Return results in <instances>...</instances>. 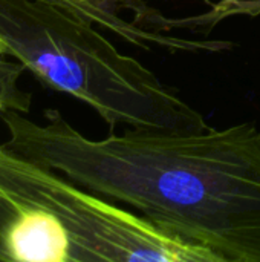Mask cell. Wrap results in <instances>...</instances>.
Segmentation results:
<instances>
[{"mask_svg":"<svg viewBox=\"0 0 260 262\" xmlns=\"http://www.w3.org/2000/svg\"><path fill=\"white\" fill-rule=\"evenodd\" d=\"M6 144L75 184L127 204L222 262H260V130L253 121L201 132L126 129L90 140L60 111L44 123L0 112Z\"/></svg>","mask_w":260,"mask_h":262,"instance_id":"obj_1","label":"cell"},{"mask_svg":"<svg viewBox=\"0 0 260 262\" xmlns=\"http://www.w3.org/2000/svg\"><path fill=\"white\" fill-rule=\"evenodd\" d=\"M0 41L43 86L92 107L113 130L201 132L202 114L95 25L51 0H0Z\"/></svg>","mask_w":260,"mask_h":262,"instance_id":"obj_2","label":"cell"},{"mask_svg":"<svg viewBox=\"0 0 260 262\" xmlns=\"http://www.w3.org/2000/svg\"><path fill=\"white\" fill-rule=\"evenodd\" d=\"M0 261L222 262L8 144L0 146Z\"/></svg>","mask_w":260,"mask_h":262,"instance_id":"obj_3","label":"cell"},{"mask_svg":"<svg viewBox=\"0 0 260 262\" xmlns=\"http://www.w3.org/2000/svg\"><path fill=\"white\" fill-rule=\"evenodd\" d=\"M64 9L74 12L86 18L87 21L103 26L129 43H133L139 48L150 49V43L161 45L172 51H213L218 52L222 49L221 40L211 41H192L181 37H172L167 34H161V31H146L144 28L136 26L132 21L123 20L118 15V11L123 8L136 9V3H143L144 0H51Z\"/></svg>","mask_w":260,"mask_h":262,"instance_id":"obj_4","label":"cell"},{"mask_svg":"<svg viewBox=\"0 0 260 262\" xmlns=\"http://www.w3.org/2000/svg\"><path fill=\"white\" fill-rule=\"evenodd\" d=\"M260 17V0H218L210 5V9L192 15V17H178V18H167L161 14L155 12L152 18H149L155 29L170 31V29H207L211 31L221 21L230 17Z\"/></svg>","mask_w":260,"mask_h":262,"instance_id":"obj_5","label":"cell"},{"mask_svg":"<svg viewBox=\"0 0 260 262\" xmlns=\"http://www.w3.org/2000/svg\"><path fill=\"white\" fill-rule=\"evenodd\" d=\"M25 68L20 63L0 57V112L17 111L28 114L32 106V95L20 86Z\"/></svg>","mask_w":260,"mask_h":262,"instance_id":"obj_6","label":"cell"},{"mask_svg":"<svg viewBox=\"0 0 260 262\" xmlns=\"http://www.w3.org/2000/svg\"><path fill=\"white\" fill-rule=\"evenodd\" d=\"M2 55H6V52H5V46H3V43L0 41V57Z\"/></svg>","mask_w":260,"mask_h":262,"instance_id":"obj_7","label":"cell"}]
</instances>
